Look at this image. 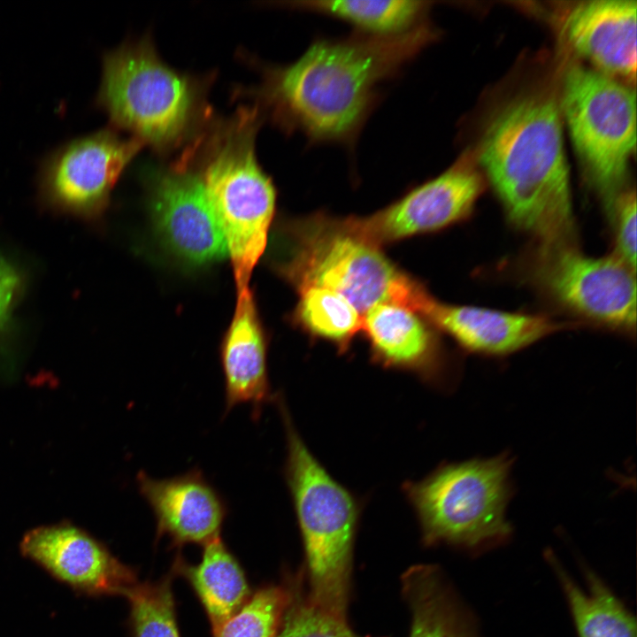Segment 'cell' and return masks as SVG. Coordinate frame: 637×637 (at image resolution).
I'll use <instances>...</instances> for the list:
<instances>
[{
  "label": "cell",
  "instance_id": "cell-13",
  "mask_svg": "<svg viewBox=\"0 0 637 637\" xmlns=\"http://www.w3.org/2000/svg\"><path fill=\"white\" fill-rule=\"evenodd\" d=\"M22 555L57 580L88 596H126L139 581L100 541L70 523L42 526L20 542Z\"/></svg>",
  "mask_w": 637,
  "mask_h": 637
},
{
  "label": "cell",
  "instance_id": "cell-7",
  "mask_svg": "<svg viewBox=\"0 0 637 637\" xmlns=\"http://www.w3.org/2000/svg\"><path fill=\"white\" fill-rule=\"evenodd\" d=\"M511 465L503 454L445 464L421 480L405 483L426 545H450L477 556L508 542Z\"/></svg>",
  "mask_w": 637,
  "mask_h": 637
},
{
  "label": "cell",
  "instance_id": "cell-10",
  "mask_svg": "<svg viewBox=\"0 0 637 637\" xmlns=\"http://www.w3.org/2000/svg\"><path fill=\"white\" fill-rule=\"evenodd\" d=\"M485 180L470 153L387 207L365 217L339 218L350 234L380 248L402 239L443 229L468 218Z\"/></svg>",
  "mask_w": 637,
  "mask_h": 637
},
{
  "label": "cell",
  "instance_id": "cell-21",
  "mask_svg": "<svg viewBox=\"0 0 637 637\" xmlns=\"http://www.w3.org/2000/svg\"><path fill=\"white\" fill-rule=\"evenodd\" d=\"M565 596L578 637H637L634 615L609 586L584 566L581 587L551 549L544 552Z\"/></svg>",
  "mask_w": 637,
  "mask_h": 637
},
{
  "label": "cell",
  "instance_id": "cell-9",
  "mask_svg": "<svg viewBox=\"0 0 637 637\" xmlns=\"http://www.w3.org/2000/svg\"><path fill=\"white\" fill-rule=\"evenodd\" d=\"M521 278L568 315L595 326L634 334L635 269L614 254L594 257L577 242H536L521 261Z\"/></svg>",
  "mask_w": 637,
  "mask_h": 637
},
{
  "label": "cell",
  "instance_id": "cell-28",
  "mask_svg": "<svg viewBox=\"0 0 637 637\" xmlns=\"http://www.w3.org/2000/svg\"><path fill=\"white\" fill-rule=\"evenodd\" d=\"M19 284L20 279L14 267L0 259V326L7 318Z\"/></svg>",
  "mask_w": 637,
  "mask_h": 637
},
{
  "label": "cell",
  "instance_id": "cell-16",
  "mask_svg": "<svg viewBox=\"0 0 637 637\" xmlns=\"http://www.w3.org/2000/svg\"><path fill=\"white\" fill-rule=\"evenodd\" d=\"M636 10V2L629 0L577 2L563 12L562 35L596 71L634 84Z\"/></svg>",
  "mask_w": 637,
  "mask_h": 637
},
{
  "label": "cell",
  "instance_id": "cell-22",
  "mask_svg": "<svg viewBox=\"0 0 637 637\" xmlns=\"http://www.w3.org/2000/svg\"><path fill=\"white\" fill-rule=\"evenodd\" d=\"M431 2L417 0H316L281 3L289 9L324 14L351 24L356 31L396 35L427 22Z\"/></svg>",
  "mask_w": 637,
  "mask_h": 637
},
{
  "label": "cell",
  "instance_id": "cell-11",
  "mask_svg": "<svg viewBox=\"0 0 637 637\" xmlns=\"http://www.w3.org/2000/svg\"><path fill=\"white\" fill-rule=\"evenodd\" d=\"M143 147L111 127L69 141L43 158L42 190L58 207L80 214L98 213Z\"/></svg>",
  "mask_w": 637,
  "mask_h": 637
},
{
  "label": "cell",
  "instance_id": "cell-17",
  "mask_svg": "<svg viewBox=\"0 0 637 637\" xmlns=\"http://www.w3.org/2000/svg\"><path fill=\"white\" fill-rule=\"evenodd\" d=\"M266 354L265 335L249 288L237 293L234 316L220 346L225 416L239 404H249L252 417L257 418L272 399Z\"/></svg>",
  "mask_w": 637,
  "mask_h": 637
},
{
  "label": "cell",
  "instance_id": "cell-1",
  "mask_svg": "<svg viewBox=\"0 0 637 637\" xmlns=\"http://www.w3.org/2000/svg\"><path fill=\"white\" fill-rule=\"evenodd\" d=\"M437 35L427 21L396 35L355 31L318 39L288 65H259L260 81L235 94L250 98L263 119L285 134L351 146L379 101V86Z\"/></svg>",
  "mask_w": 637,
  "mask_h": 637
},
{
  "label": "cell",
  "instance_id": "cell-27",
  "mask_svg": "<svg viewBox=\"0 0 637 637\" xmlns=\"http://www.w3.org/2000/svg\"><path fill=\"white\" fill-rule=\"evenodd\" d=\"M612 230L614 254L636 268V196L629 188L606 208Z\"/></svg>",
  "mask_w": 637,
  "mask_h": 637
},
{
  "label": "cell",
  "instance_id": "cell-5",
  "mask_svg": "<svg viewBox=\"0 0 637 637\" xmlns=\"http://www.w3.org/2000/svg\"><path fill=\"white\" fill-rule=\"evenodd\" d=\"M277 398L287 437L284 473L305 554L306 595L321 610L346 618L360 503L310 451L283 398Z\"/></svg>",
  "mask_w": 637,
  "mask_h": 637
},
{
  "label": "cell",
  "instance_id": "cell-18",
  "mask_svg": "<svg viewBox=\"0 0 637 637\" xmlns=\"http://www.w3.org/2000/svg\"><path fill=\"white\" fill-rule=\"evenodd\" d=\"M361 331L378 363L411 371L426 381L441 379V346L427 322L415 311L394 303L375 304L362 315Z\"/></svg>",
  "mask_w": 637,
  "mask_h": 637
},
{
  "label": "cell",
  "instance_id": "cell-20",
  "mask_svg": "<svg viewBox=\"0 0 637 637\" xmlns=\"http://www.w3.org/2000/svg\"><path fill=\"white\" fill-rule=\"evenodd\" d=\"M199 564L176 555L172 573L191 587L209 619L211 632L237 612L251 595L245 572L219 535L203 545Z\"/></svg>",
  "mask_w": 637,
  "mask_h": 637
},
{
  "label": "cell",
  "instance_id": "cell-6",
  "mask_svg": "<svg viewBox=\"0 0 637 637\" xmlns=\"http://www.w3.org/2000/svg\"><path fill=\"white\" fill-rule=\"evenodd\" d=\"M286 251L277 272L297 291L319 287L343 295L361 316L378 303L417 312L425 286L392 263L380 248L343 229L336 218L316 213L288 222Z\"/></svg>",
  "mask_w": 637,
  "mask_h": 637
},
{
  "label": "cell",
  "instance_id": "cell-24",
  "mask_svg": "<svg viewBox=\"0 0 637 637\" xmlns=\"http://www.w3.org/2000/svg\"><path fill=\"white\" fill-rule=\"evenodd\" d=\"M172 576L138 582L125 596L130 606L128 625L133 637H180Z\"/></svg>",
  "mask_w": 637,
  "mask_h": 637
},
{
  "label": "cell",
  "instance_id": "cell-25",
  "mask_svg": "<svg viewBox=\"0 0 637 637\" xmlns=\"http://www.w3.org/2000/svg\"><path fill=\"white\" fill-rule=\"evenodd\" d=\"M291 595L292 588L280 585L258 588L213 637H276Z\"/></svg>",
  "mask_w": 637,
  "mask_h": 637
},
{
  "label": "cell",
  "instance_id": "cell-19",
  "mask_svg": "<svg viewBox=\"0 0 637 637\" xmlns=\"http://www.w3.org/2000/svg\"><path fill=\"white\" fill-rule=\"evenodd\" d=\"M402 588L411 611L410 637H481L475 617L439 567L411 566Z\"/></svg>",
  "mask_w": 637,
  "mask_h": 637
},
{
  "label": "cell",
  "instance_id": "cell-23",
  "mask_svg": "<svg viewBox=\"0 0 637 637\" xmlns=\"http://www.w3.org/2000/svg\"><path fill=\"white\" fill-rule=\"evenodd\" d=\"M295 319L306 331L345 349L361 331L362 316L343 295L319 287L297 291Z\"/></svg>",
  "mask_w": 637,
  "mask_h": 637
},
{
  "label": "cell",
  "instance_id": "cell-14",
  "mask_svg": "<svg viewBox=\"0 0 637 637\" xmlns=\"http://www.w3.org/2000/svg\"><path fill=\"white\" fill-rule=\"evenodd\" d=\"M136 484L154 514L157 541L166 536L180 548L203 545L220 535L227 504L199 469L167 479H154L142 470Z\"/></svg>",
  "mask_w": 637,
  "mask_h": 637
},
{
  "label": "cell",
  "instance_id": "cell-4",
  "mask_svg": "<svg viewBox=\"0 0 637 637\" xmlns=\"http://www.w3.org/2000/svg\"><path fill=\"white\" fill-rule=\"evenodd\" d=\"M259 119L236 111L203 139L196 165L223 234L237 293L249 288L265 250L276 206V189L256 155Z\"/></svg>",
  "mask_w": 637,
  "mask_h": 637
},
{
  "label": "cell",
  "instance_id": "cell-2",
  "mask_svg": "<svg viewBox=\"0 0 637 637\" xmlns=\"http://www.w3.org/2000/svg\"><path fill=\"white\" fill-rule=\"evenodd\" d=\"M558 99L522 90L491 116L479 158L507 219L536 242H576Z\"/></svg>",
  "mask_w": 637,
  "mask_h": 637
},
{
  "label": "cell",
  "instance_id": "cell-15",
  "mask_svg": "<svg viewBox=\"0 0 637 637\" xmlns=\"http://www.w3.org/2000/svg\"><path fill=\"white\" fill-rule=\"evenodd\" d=\"M418 314L465 350L494 357L522 349L569 326L544 314L450 304L431 294L426 298Z\"/></svg>",
  "mask_w": 637,
  "mask_h": 637
},
{
  "label": "cell",
  "instance_id": "cell-26",
  "mask_svg": "<svg viewBox=\"0 0 637 637\" xmlns=\"http://www.w3.org/2000/svg\"><path fill=\"white\" fill-rule=\"evenodd\" d=\"M276 637L364 636L356 633L346 618L321 610L295 588Z\"/></svg>",
  "mask_w": 637,
  "mask_h": 637
},
{
  "label": "cell",
  "instance_id": "cell-3",
  "mask_svg": "<svg viewBox=\"0 0 637 637\" xmlns=\"http://www.w3.org/2000/svg\"><path fill=\"white\" fill-rule=\"evenodd\" d=\"M214 79L212 73L171 67L144 35L103 55L95 105L107 114L111 127L168 157L194 142L216 117L208 103Z\"/></svg>",
  "mask_w": 637,
  "mask_h": 637
},
{
  "label": "cell",
  "instance_id": "cell-12",
  "mask_svg": "<svg viewBox=\"0 0 637 637\" xmlns=\"http://www.w3.org/2000/svg\"><path fill=\"white\" fill-rule=\"evenodd\" d=\"M150 188L157 229L173 252L196 265L227 256L201 173L188 150L153 169Z\"/></svg>",
  "mask_w": 637,
  "mask_h": 637
},
{
  "label": "cell",
  "instance_id": "cell-8",
  "mask_svg": "<svg viewBox=\"0 0 637 637\" xmlns=\"http://www.w3.org/2000/svg\"><path fill=\"white\" fill-rule=\"evenodd\" d=\"M559 107L589 185L607 208L625 187L636 144V96L629 85L576 62L561 76Z\"/></svg>",
  "mask_w": 637,
  "mask_h": 637
}]
</instances>
